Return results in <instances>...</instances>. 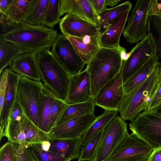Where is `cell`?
Here are the masks:
<instances>
[{"label": "cell", "mask_w": 161, "mask_h": 161, "mask_svg": "<svg viewBox=\"0 0 161 161\" xmlns=\"http://www.w3.org/2000/svg\"><path fill=\"white\" fill-rule=\"evenodd\" d=\"M44 150H49L69 160L78 159L82 148L81 138L75 139L49 138L39 142Z\"/></svg>", "instance_id": "e0dca14e"}, {"label": "cell", "mask_w": 161, "mask_h": 161, "mask_svg": "<svg viewBox=\"0 0 161 161\" xmlns=\"http://www.w3.org/2000/svg\"><path fill=\"white\" fill-rule=\"evenodd\" d=\"M39 52L22 53L15 58L9 66V69L21 76L41 81L37 58Z\"/></svg>", "instance_id": "d6986e66"}, {"label": "cell", "mask_w": 161, "mask_h": 161, "mask_svg": "<svg viewBox=\"0 0 161 161\" xmlns=\"http://www.w3.org/2000/svg\"><path fill=\"white\" fill-rule=\"evenodd\" d=\"M130 11L128 10L123 13L109 26L105 32L100 35V47L119 49L120 47V36L125 29Z\"/></svg>", "instance_id": "ffe728a7"}, {"label": "cell", "mask_w": 161, "mask_h": 161, "mask_svg": "<svg viewBox=\"0 0 161 161\" xmlns=\"http://www.w3.org/2000/svg\"><path fill=\"white\" fill-rule=\"evenodd\" d=\"M147 28L148 33L152 34L156 45L157 55L161 59V18L149 15Z\"/></svg>", "instance_id": "d6a6232c"}, {"label": "cell", "mask_w": 161, "mask_h": 161, "mask_svg": "<svg viewBox=\"0 0 161 161\" xmlns=\"http://www.w3.org/2000/svg\"><path fill=\"white\" fill-rule=\"evenodd\" d=\"M158 5L161 13V0H157Z\"/></svg>", "instance_id": "f6af8a7d"}, {"label": "cell", "mask_w": 161, "mask_h": 161, "mask_svg": "<svg viewBox=\"0 0 161 161\" xmlns=\"http://www.w3.org/2000/svg\"><path fill=\"white\" fill-rule=\"evenodd\" d=\"M22 53V51L14 44L0 38V73Z\"/></svg>", "instance_id": "f1b7e54d"}, {"label": "cell", "mask_w": 161, "mask_h": 161, "mask_svg": "<svg viewBox=\"0 0 161 161\" xmlns=\"http://www.w3.org/2000/svg\"><path fill=\"white\" fill-rule=\"evenodd\" d=\"M0 161H15L13 143L8 141L1 147Z\"/></svg>", "instance_id": "74e56055"}, {"label": "cell", "mask_w": 161, "mask_h": 161, "mask_svg": "<svg viewBox=\"0 0 161 161\" xmlns=\"http://www.w3.org/2000/svg\"><path fill=\"white\" fill-rule=\"evenodd\" d=\"M95 105L93 97L85 102L68 105L55 126L74 118L94 112Z\"/></svg>", "instance_id": "4316f807"}, {"label": "cell", "mask_w": 161, "mask_h": 161, "mask_svg": "<svg viewBox=\"0 0 161 161\" xmlns=\"http://www.w3.org/2000/svg\"><path fill=\"white\" fill-rule=\"evenodd\" d=\"M49 0H31L22 21L36 26H45Z\"/></svg>", "instance_id": "cb8c5ba5"}, {"label": "cell", "mask_w": 161, "mask_h": 161, "mask_svg": "<svg viewBox=\"0 0 161 161\" xmlns=\"http://www.w3.org/2000/svg\"><path fill=\"white\" fill-rule=\"evenodd\" d=\"M103 129L95 133L85 145L82 146L78 161H95L96 150Z\"/></svg>", "instance_id": "f546056e"}, {"label": "cell", "mask_w": 161, "mask_h": 161, "mask_svg": "<svg viewBox=\"0 0 161 161\" xmlns=\"http://www.w3.org/2000/svg\"><path fill=\"white\" fill-rule=\"evenodd\" d=\"M132 6L130 1H127L115 7L107 8L97 14L100 35L105 32L109 26L123 13L131 10Z\"/></svg>", "instance_id": "484cf974"}, {"label": "cell", "mask_w": 161, "mask_h": 161, "mask_svg": "<svg viewBox=\"0 0 161 161\" xmlns=\"http://www.w3.org/2000/svg\"><path fill=\"white\" fill-rule=\"evenodd\" d=\"M155 110L158 113L161 114V105L158 107Z\"/></svg>", "instance_id": "bcb514c9"}, {"label": "cell", "mask_w": 161, "mask_h": 161, "mask_svg": "<svg viewBox=\"0 0 161 161\" xmlns=\"http://www.w3.org/2000/svg\"><path fill=\"white\" fill-rule=\"evenodd\" d=\"M60 0H49L44 25L53 29L59 23L61 19L59 9Z\"/></svg>", "instance_id": "836d02e7"}, {"label": "cell", "mask_w": 161, "mask_h": 161, "mask_svg": "<svg viewBox=\"0 0 161 161\" xmlns=\"http://www.w3.org/2000/svg\"><path fill=\"white\" fill-rule=\"evenodd\" d=\"M13 0H0V13L7 16L11 6Z\"/></svg>", "instance_id": "b9f144b4"}, {"label": "cell", "mask_w": 161, "mask_h": 161, "mask_svg": "<svg viewBox=\"0 0 161 161\" xmlns=\"http://www.w3.org/2000/svg\"><path fill=\"white\" fill-rule=\"evenodd\" d=\"M98 117L93 112L72 119L53 127L47 134L48 136L50 138H80Z\"/></svg>", "instance_id": "5bb4252c"}, {"label": "cell", "mask_w": 161, "mask_h": 161, "mask_svg": "<svg viewBox=\"0 0 161 161\" xmlns=\"http://www.w3.org/2000/svg\"><path fill=\"white\" fill-rule=\"evenodd\" d=\"M68 104L56 97L51 107L50 118V131L54 127Z\"/></svg>", "instance_id": "e575fe53"}, {"label": "cell", "mask_w": 161, "mask_h": 161, "mask_svg": "<svg viewBox=\"0 0 161 161\" xmlns=\"http://www.w3.org/2000/svg\"><path fill=\"white\" fill-rule=\"evenodd\" d=\"M160 105H161V63H159L157 90L147 110H155Z\"/></svg>", "instance_id": "f35d334b"}, {"label": "cell", "mask_w": 161, "mask_h": 161, "mask_svg": "<svg viewBox=\"0 0 161 161\" xmlns=\"http://www.w3.org/2000/svg\"><path fill=\"white\" fill-rule=\"evenodd\" d=\"M51 52L70 75L82 72L86 64L67 37L58 34Z\"/></svg>", "instance_id": "8fae6325"}, {"label": "cell", "mask_w": 161, "mask_h": 161, "mask_svg": "<svg viewBox=\"0 0 161 161\" xmlns=\"http://www.w3.org/2000/svg\"><path fill=\"white\" fill-rule=\"evenodd\" d=\"M147 161H161V147L153 149Z\"/></svg>", "instance_id": "7bdbcfd3"}, {"label": "cell", "mask_w": 161, "mask_h": 161, "mask_svg": "<svg viewBox=\"0 0 161 161\" xmlns=\"http://www.w3.org/2000/svg\"><path fill=\"white\" fill-rule=\"evenodd\" d=\"M129 126L135 136L145 142L153 149L161 147V114L155 110L142 111Z\"/></svg>", "instance_id": "8992f818"}, {"label": "cell", "mask_w": 161, "mask_h": 161, "mask_svg": "<svg viewBox=\"0 0 161 161\" xmlns=\"http://www.w3.org/2000/svg\"><path fill=\"white\" fill-rule=\"evenodd\" d=\"M159 62L152 74L136 89L124 95L118 110L125 121H132L141 113L147 109L158 86Z\"/></svg>", "instance_id": "5b68a950"}, {"label": "cell", "mask_w": 161, "mask_h": 161, "mask_svg": "<svg viewBox=\"0 0 161 161\" xmlns=\"http://www.w3.org/2000/svg\"><path fill=\"white\" fill-rule=\"evenodd\" d=\"M9 69L7 68L2 71L0 74V112L2 110L8 87Z\"/></svg>", "instance_id": "8d00e7d4"}, {"label": "cell", "mask_w": 161, "mask_h": 161, "mask_svg": "<svg viewBox=\"0 0 161 161\" xmlns=\"http://www.w3.org/2000/svg\"><path fill=\"white\" fill-rule=\"evenodd\" d=\"M31 0H13L10 9L6 16L12 23L18 24L22 18Z\"/></svg>", "instance_id": "1f68e13d"}, {"label": "cell", "mask_w": 161, "mask_h": 161, "mask_svg": "<svg viewBox=\"0 0 161 161\" xmlns=\"http://www.w3.org/2000/svg\"><path fill=\"white\" fill-rule=\"evenodd\" d=\"M157 47L151 33L147 32L145 38L130 52L129 58L123 62V83L133 75L147 61L157 55Z\"/></svg>", "instance_id": "30bf717a"}, {"label": "cell", "mask_w": 161, "mask_h": 161, "mask_svg": "<svg viewBox=\"0 0 161 161\" xmlns=\"http://www.w3.org/2000/svg\"><path fill=\"white\" fill-rule=\"evenodd\" d=\"M120 1V0H106L107 5L113 8L117 5Z\"/></svg>", "instance_id": "ee69618b"}, {"label": "cell", "mask_w": 161, "mask_h": 161, "mask_svg": "<svg viewBox=\"0 0 161 161\" xmlns=\"http://www.w3.org/2000/svg\"><path fill=\"white\" fill-rule=\"evenodd\" d=\"M0 23L3 33H6L10 31L18 24L12 22L5 15L0 13Z\"/></svg>", "instance_id": "ab89813d"}, {"label": "cell", "mask_w": 161, "mask_h": 161, "mask_svg": "<svg viewBox=\"0 0 161 161\" xmlns=\"http://www.w3.org/2000/svg\"><path fill=\"white\" fill-rule=\"evenodd\" d=\"M159 58L157 55L150 59L133 75L123 83L125 95L136 89L149 77L155 70Z\"/></svg>", "instance_id": "d4e9b609"}, {"label": "cell", "mask_w": 161, "mask_h": 161, "mask_svg": "<svg viewBox=\"0 0 161 161\" xmlns=\"http://www.w3.org/2000/svg\"><path fill=\"white\" fill-rule=\"evenodd\" d=\"M56 97L50 89L44 86L38 104L37 127L47 134L50 131L51 107L54 99Z\"/></svg>", "instance_id": "603a6c76"}, {"label": "cell", "mask_w": 161, "mask_h": 161, "mask_svg": "<svg viewBox=\"0 0 161 161\" xmlns=\"http://www.w3.org/2000/svg\"><path fill=\"white\" fill-rule=\"evenodd\" d=\"M92 6L98 14L107 9L106 0H91Z\"/></svg>", "instance_id": "60d3db41"}, {"label": "cell", "mask_w": 161, "mask_h": 161, "mask_svg": "<svg viewBox=\"0 0 161 161\" xmlns=\"http://www.w3.org/2000/svg\"><path fill=\"white\" fill-rule=\"evenodd\" d=\"M44 86L41 81L21 76L16 93V100L19 103L26 116L37 127L38 106Z\"/></svg>", "instance_id": "ba28073f"}, {"label": "cell", "mask_w": 161, "mask_h": 161, "mask_svg": "<svg viewBox=\"0 0 161 161\" xmlns=\"http://www.w3.org/2000/svg\"><path fill=\"white\" fill-rule=\"evenodd\" d=\"M27 146L36 161H71L51 151L43 149L39 142Z\"/></svg>", "instance_id": "4dcf8cb0"}, {"label": "cell", "mask_w": 161, "mask_h": 161, "mask_svg": "<svg viewBox=\"0 0 161 161\" xmlns=\"http://www.w3.org/2000/svg\"><path fill=\"white\" fill-rule=\"evenodd\" d=\"M66 37L86 64L89 62L100 47L99 36L87 35L81 37Z\"/></svg>", "instance_id": "7402d4cb"}, {"label": "cell", "mask_w": 161, "mask_h": 161, "mask_svg": "<svg viewBox=\"0 0 161 161\" xmlns=\"http://www.w3.org/2000/svg\"><path fill=\"white\" fill-rule=\"evenodd\" d=\"M153 149L129 134L114 151L108 161H147Z\"/></svg>", "instance_id": "7c38bea8"}, {"label": "cell", "mask_w": 161, "mask_h": 161, "mask_svg": "<svg viewBox=\"0 0 161 161\" xmlns=\"http://www.w3.org/2000/svg\"><path fill=\"white\" fill-rule=\"evenodd\" d=\"M21 76L9 69L8 87L2 110L0 112V139L3 137L6 123L16 99V91Z\"/></svg>", "instance_id": "44dd1931"}, {"label": "cell", "mask_w": 161, "mask_h": 161, "mask_svg": "<svg viewBox=\"0 0 161 161\" xmlns=\"http://www.w3.org/2000/svg\"><path fill=\"white\" fill-rule=\"evenodd\" d=\"M58 34L54 29L22 21L10 31L1 33L0 38L14 44L23 53L39 52L52 47Z\"/></svg>", "instance_id": "6da1fadb"}, {"label": "cell", "mask_w": 161, "mask_h": 161, "mask_svg": "<svg viewBox=\"0 0 161 161\" xmlns=\"http://www.w3.org/2000/svg\"><path fill=\"white\" fill-rule=\"evenodd\" d=\"M61 16L70 14L90 21L99 27L98 15L91 0H60Z\"/></svg>", "instance_id": "ac0fdd59"}, {"label": "cell", "mask_w": 161, "mask_h": 161, "mask_svg": "<svg viewBox=\"0 0 161 161\" xmlns=\"http://www.w3.org/2000/svg\"><path fill=\"white\" fill-rule=\"evenodd\" d=\"M14 144L15 161H36L27 146Z\"/></svg>", "instance_id": "d590c367"}, {"label": "cell", "mask_w": 161, "mask_h": 161, "mask_svg": "<svg viewBox=\"0 0 161 161\" xmlns=\"http://www.w3.org/2000/svg\"><path fill=\"white\" fill-rule=\"evenodd\" d=\"M118 111L104 110L85 131L81 137L82 146L85 145L96 133L103 130L108 123L118 114Z\"/></svg>", "instance_id": "83f0119b"}, {"label": "cell", "mask_w": 161, "mask_h": 161, "mask_svg": "<svg viewBox=\"0 0 161 161\" xmlns=\"http://www.w3.org/2000/svg\"><path fill=\"white\" fill-rule=\"evenodd\" d=\"M3 136L7 138L9 142L23 146L40 142L50 138L47 133L42 130L28 118L17 101L9 113Z\"/></svg>", "instance_id": "3957f363"}, {"label": "cell", "mask_w": 161, "mask_h": 161, "mask_svg": "<svg viewBox=\"0 0 161 161\" xmlns=\"http://www.w3.org/2000/svg\"><path fill=\"white\" fill-rule=\"evenodd\" d=\"M37 60L41 81L58 98L65 101L70 75L57 59L50 49L38 53Z\"/></svg>", "instance_id": "277c9868"}, {"label": "cell", "mask_w": 161, "mask_h": 161, "mask_svg": "<svg viewBox=\"0 0 161 161\" xmlns=\"http://www.w3.org/2000/svg\"><path fill=\"white\" fill-rule=\"evenodd\" d=\"M123 66V63L119 73L101 88L95 98V105L104 110H119L125 95L122 79Z\"/></svg>", "instance_id": "4fadbf2b"}, {"label": "cell", "mask_w": 161, "mask_h": 161, "mask_svg": "<svg viewBox=\"0 0 161 161\" xmlns=\"http://www.w3.org/2000/svg\"><path fill=\"white\" fill-rule=\"evenodd\" d=\"M127 125L117 114L108 123L99 142L95 161H108L114 151L129 134Z\"/></svg>", "instance_id": "52a82bcc"}, {"label": "cell", "mask_w": 161, "mask_h": 161, "mask_svg": "<svg viewBox=\"0 0 161 161\" xmlns=\"http://www.w3.org/2000/svg\"><path fill=\"white\" fill-rule=\"evenodd\" d=\"M123 61L119 49L100 47L86 68L90 76L92 97L117 75Z\"/></svg>", "instance_id": "7a4b0ae2"}, {"label": "cell", "mask_w": 161, "mask_h": 161, "mask_svg": "<svg viewBox=\"0 0 161 161\" xmlns=\"http://www.w3.org/2000/svg\"><path fill=\"white\" fill-rule=\"evenodd\" d=\"M92 96L90 75L86 68L81 72L70 75L68 92L65 102L68 105L86 102Z\"/></svg>", "instance_id": "2e32d148"}, {"label": "cell", "mask_w": 161, "mask_h": 161, "mask_svg": "<svg viewBox=\"0 0 161 161\" xmlns=\"http://www.w3.org/2000/svg\"><path fill=\"white\" fill-rule=\"evenodd\" d=\"M64 35L81 37L86 36H100L98 27L89 21L74 15L67 14L59 23Z\"/></svg>", "instance_id": "9a60e30c"}, {"label": "cell", "mask_w": 161, "mask_h": 161, "mask_svg": "<svg viewBox=\"0 0 161 161\" xmlns=\"http://www.w3.org/2000/svg\"><path fill=\"white\" fill-rule=\"evenodd\" d=\"M152 1L138 0L136 2L123 31V36L128 42L137 43L146 37Z\"/></svg>", "instance_id": "9c48e42d"}]
</instances>
